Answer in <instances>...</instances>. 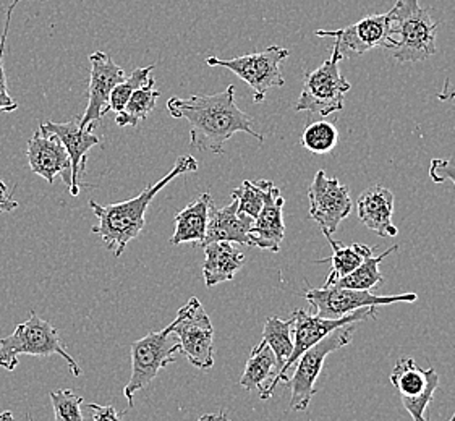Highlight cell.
Here are the masks:
<instances>
[{"mask_svg":"<svg viewBox=\"0 0 455 421\" xmlns=\"http://www.w3.org/2000/svg\"><path fill=\"white\" fill-rule=\"evenodd\" d=\"M344 60V54L334 44L331 57L316 70L307 72L303 76L300 98L293 109L297 112H311L321 117H329L344 109L346 94L352 84L340 74L339 64Z\"/></svg>","mask_w":455,"mask_h":421,"instance_id":"5","label":"cell"},{"mask_svg":"<svg viewBox=\"0 0 455 421\" xmlns=\"http://www.w3.org/2000/svg\"><path fill=\"white\" fill-rule=\"evenodd\" d=\"M293 324H291V330H293V352H291V357L285 361L281 373L274 377L273 381L269 385L264 387L263 391L259 393V397L263 401L271 399L274 394V389L281 383H287L289 379V369H291L299 358L308 350V348L316 346L319 340L324 339L328 336L329 332L339 330V328H346L350 324H358V322H363V321L376 320V306H366L362 310H356V312L347 314L340 320H326V318H321L318 314H308L305 310H295L293 314Z\"/></svg>","mask_w":455,"mask_h":421,"instance_id":"7","label":"cell"},{"mask_svg":"<svg viewBox=\"0 0 455 421\" xmlns=\"http://www.w3.org/2000/svg\"><path fill=\"white\" fill-rule=\"evenodd\" d=\"M90 64L92 75L88 86V106L80 119L82 127L98 123L109 114L110 92L119 83L125 80V72L106 52H92L90 55Z\"/></svg>","mask_w":455,"mask_h":421,"instance_id":"14","label":"cell"},{"mask_svg":"<svg viewBox=\"0 0 455 421\" xmlns=\"http://www.w3.org/2000/svg\"><path fill=\"white\" fill-rule=\"evenodd\" d=\"M177 353H180V340L173 334L171 324L165 330L149 332L132 344V376L124 387V395L130 409L135 407V394L151 385L163 368L173 363Z\"/></svg>","mask_w":455,"mask_h":421,"instance_id":"6","label":"cell"},{"mask_svg":"<svg viewBox=\"0 0 455 421\" xmlns=\"http://www.w3.org/2000/svg\"><path fill=\"white\" fill-rule=\"evenodd\" d=\"M328 242L332 248V257L318 261V263H331V271H329L324 287L336 284L339 279L354 273L366 258L373 257V248L368 247V245L354 243L350 247H344L342 243H339L332 237L328 238Z\"/></svg>","mask_w":455,"mask_h":421,"instance_id":"23","label":"cell"},{"mask_svg":"<svg viewBox=\"0 0 455 421\" xmlns=\"http://www.w3.org/2000/svg\"><path fill=\"white\" fill-rule=\"evenodd\" d=\"M20 0H13L10 4L7 15H5V25H4V31L0 36V112H15L19 109V104L9 94V88H7V76H5V70H4V52H5V44H7V36L10 31V20H12V13L15 7L19 5Z\"/></svg>","mask_w":455,"mask_h":421,"instance_id":"32","label":"cell"},{"mask_svg":"<svg viewBox=\"0 0 455 421\" xmlns=\"http://www.w3.org/2000/svg\"><path fill=\"white\" fill-rule=\"evenodd\" d=\"M264 187L266 180H245L232 192V200L238 202V212L255 220L264 206Z\"/></svg>","mask_w":455,"mask_h":421,"instance_id":"31","label":"cell"},{"mask_svg":"<svg viewBox=\"0 0 455 421\" xmlns=\"http://www.w3.org/2000/svg\"><path fill=\"white\" fill-rule=\"evenodd\" d=\"M153 70H155V65H148V67H143V68L133 70L132 74L125 76V80L119 83L110 92V110L119 114V112L125 109V106L130 101L132 94L138 91L140 88H143L146 83L153 78Z\"/></svg>","mask_w":455,"mask_h":421,"instance_id":"29","label":"cell"},{"mask_svg":"<svg viewBox=\"0 0 455 421\" xmlns=\"http://www.w3.org/2000/svg\"><path fill=\"white\" fill-rule=\"evenodd\" d=\"M391 37L384 47L397 64L423 62L436 54L439 21L419 0H395L391 10Z\"/></svg>","mask_w":455,"mask_h":421,"instance_id":"3","label":"cell"},{"mask_svg":"<svg viewBox=\"0 0 455 421\" xmlns=\"http://www.w3.org/2000/svg\"><path fill=\"white\" fill-rule=\"evenodd\" d=\"M245 265V255L230 242H214L204 247L203 277L206 287L230 282Z\"/></svg>","mask_w":455,"mask_h":421,"instance_id":"21","label":"cell"},{"mask_svg":"<svg viewBox=\"0 0 455 421\" xmlns=\"http://www.w3.org/2000/svg\"><path fill=\"white\" fill-rule=\"evenodd\" d=\"M339 143V131L328 120H318L307 125L301 135V147L313 155H328Z\"/></svg>","mask_w":455,"mask_h":421,"instance_id":"28","label":"cell"},{"mask_svg":"<svg viewBox=\"0 0 455 421\" xmlns=\"http://www.w3.org/2000/svg\"><path fill=\"white\" fill-rule=\"evenodd\" d=\"M155 78H151L143 88H140L138 91L132 94L125 109L119 112L116 117V123L119 127L137 129L138 123L148 119V115L155 110L156 102L161 98V91L155 90Z\"/></svg>","mask_w":455,"mask_h":421,"instance_id":"25","label":"cell"},{"mask_svg":"<svg viewBox=\"0 0 455 421\" xmlns=\"http://www.w3.org/2000/svg\"><path fill=\"white\" fill-rule=\"evenodd\" d=\"M319 37H332L340 52L344 54H364L374 47H386L391 37V12L381 15H370L360 20L352 27L342 29H318L315 33Z\"/></svg>","mask_w":455,"mask_h":421,"instance_id":"16","label":"cell"},{"mask_svg":"<svg viewBox=\"0 0 455 421\" xmlns=\"http://www.w3.org/2000/svg\"><path fill=\"white\" fill-rule=\"evenodd\" d=\"M303 298L315 308V314L326 320H340L347 314L366 306L417 302L419 295L402 293V295L378 297L368 290H354V289H342V287L331 285V287H321V289H308L303 293Z\"/></svg>","mask_w":455,"mask_h":421,"instance_id":"11","label":"cell"},{"mask_svg":"<svg viewBox=\"0 0 455 421\" xmlns=\"http://www.w3.org/2000/svg\"><path fill=\"white\" fill-rule=\"evenodd\" d=\"M82 117H73L72 120L65 123H55V122H47L43 123L44 129L55 133L60 138L64 145L70 163H72V184H70V195L78 196L80 195V187H82V177L86 172V163H88V153L92 147L100 145V138L92 131L96 123H92L88 127H82L80 123Z\"/></svg>","mask_w":455,"mask_h":421,"instance_id":"17","label":"cell"},{"mask_svg":"<svg viewBox=\"0 0 455 421\" xmlns=\"http://www.w3.org/2000/svg\"><path fill=\"white\" fill-rule=\"evenodd\" d=\"M171 326L180 340V353L193 367L198 369L214 367V328L196 297L183 305Z\"/></svg>","mask_w":455,"mask_h":421,"instance_id":"10","label":"cell"},{"mask_svg":"<svg viewBox=\"0 0 455 421\" xmlns=\"http://www.w3.org/2000/svg\"><path fill=\"white\" fill-rule=\"evenodd\" d=\"M55 421H92V415L83 412L84 399L68 389L49 393Z\"/></svg>","mask_w":455,"mask_h":421,"instance_id":"30","label":"cell"},{"mask_svg":"<svg viewBox=\"0 0 455 421\" xmlns=\"http://www.w3.org/2000/svg\"><path fill=\"white\" fill-rule=\"evenodd\" d=\"M167 110L173 119L188 122L192 147L198 151L224 155L226 143L238 131L264 143V137L256 131L251 117L238 109L234 84H228L224 91L216 94L171 98Z\"/></svg>","mask_w":455,"mask_h":421,"instance_id":"1","label":"cell"},{"mask_svg":"<svg viewBox=\"0 0 455 421\" xmlns=\"http://www.w3.org/2000/svg\"><path fill=\"white\" fill-rule=\"evenodd\" d=\"M253 226V219L245 214L238 212L237 200L226 208H211L210 222L206 229V237L203 240L201 247H206L214 242H230L250 247V230Z\"/></svg>","mask_w":455,"mask_h":421,"instance_id":"20","label":"cell"},{"mask_svg":"<svg viewBox=\"0 0 455 421\" xmlns=\"http://www.w3.org/2000/svg\"><path fill=\"white\" fill-rule=\"evenodd\" d=\"M283 200L281 190L274 187L273 182L266 180L264 187V206L259 210L258 218L253 220L250 230V247L269 250L277 253L281 250L285 237V224H283Z\"/></svg>","mask_w":455,"mask_h":421,"instance_id":"18","label":"cell"},{"mask_svg":"<svg viewBox=\"0 0 455 421\" xmlns=\"http://www.w3.org/2000/svg\"><path fill=\"white\" fill-rule=\"evenodd\" d=\"M28 164L33 174L43 177L49 184H54L60 174L65 184H72V163L60 138L41 125L28 141Z\"/></svg>","mask_w":455,"mask_h":421,"instance_id":"15","label":"cell"},{"mask_svg":"<svg viewBox=\"0 0 455 421\" xmlns=\"http://www.w3.org/2000/svg\"><path fill=\"white\" fill-rule=\"evenodd\" d=\"M308 200L311 219L318 224L326 238L336 234L340 222L354 210L348 187L340 184L336 177L329 179L324 171H318L315 175L308 188Z\"/></svg>","mask_w":455,"mask_h":421,"instance_id":"12","label":"cell"},{"mask_svg":"<svg viewBox=\"0 0 455 421\" xmlns=\"http://www.w3.org/2000/svg\"><path fill=\"white\" fill-rule=\"evenodd\" d=\"M454 350H455V347H454Z\"/></svg>","mask_w":455,"mask_h":421,"instance_id":"40","label":"cell"},{"mask_svg":"<svg viewBox=\"0 0 455 421\" xmlns=\"http://www.w3.org/2000/svg\"><path fill=\"white\" fill-rule=\"evenodd\" d=\"M20 355H59L67 361L73 376L82 375V368L70 355L59 330L52 322L41 320L35 312H31L29 318L19 324L9 338H0V368L13 371L19 367Z\"/></svg>","mask_w":455,"mask_h":421,"instance_id":"4","label":"cell"},{"mask_svg":"<svg viewBox=\"0 0 455 421\" xmlns=\"http://www.w3.org/2000/svg\"><path fill=\"white\" fill-rule=\"evenodd\" d=\"M0 421H15V417H13V413L7 410V412L0 413Z\"/></svg>","mask_w":455,"mask_h":421,"instance_id":"38","label":"cell"},{"mask_svg":"<svg viewBox=\"0 0 455 421\" xmlns=\"http://www.w3.org/2000/svg\"><path fill=\"white\" fill-rule=\"evenodd\" d=\"M90 410L92 421H122L120 413L112 405H98V403H86Z\"/></svg>","mask_w":455,"mask_h":421,"instance_id":"34","label":"cell"},{"mask_svg":"<svg viewBox=\"0 0 455 421\" xmlns=\"http://www.w3.org/2000/svg\"><path fill=\"white\" fill-rule=\"evenodd\" d=\"M196 171H198V161L193 156H182L177 161V164L173 165L169 174L163 177L159 182L148 185L143 192L132 200L116 203L109 206H102L100 203L92 200L90 208L98 219V224L92 227V234L100 235L108 250L114 253V257H122L125 253L128 243L135 240L145 229L146 210L155 200L156 195H159V192L164 190L165 187L173 182L177 177L187 172H196Z\"/></svg>","mask_w":455,"mask_h":421,"instance_id":"2","label":"cell"},{"mask_svg":"<svg viewBox=\"0 0 455 421\" xmlns=\"http://www.w3.org/2000/svg\"><path fill=\"white\" fill-rule=\"evenodd\" d=\"M391 385L401 395L402 403L413 421H429L425 418V412L439 387L435 368L425 369L413 358H401L392 369Z\"/></svg>","mask_w":455,"mask_h":421,"instance_id":"13","label":"cell"},{"mask_svg":"<svg viewBox=\"0 0 455 421\" xmlns=\"http://www.w3.org/2000/svg\"><path fill=\"white\" fill-rule=\"evenodd\" d=\"M437 99H439V101L444 102L452 101V99H455V86H451V83H449V80H447V82L444 83L443 90L437 92Z\"/></svg>","mask_w":455,"mask_h":421,"instance_id":"36","label":"cell"},{"mask_svg":"<svg viewBox=\"0 0 455 421\" xmlns=\"http://www.w3.org/2000/svg\"><path fill=\"white\" fill-rule=\"evenodd\" d=\"M356 324H350L346 328L329 332L323 340H319L316 346L308 348L300 358L299 365L295 368V373L287 379L285 385L291 387V409L295 412H303L308 409L313 395L318 393L316 381H318L321 369L324 365V360L329 353L336 352L339 348L348 346L354 339Z\"/></svg>","mask_w":455,"mask_h":421,"instance_id":"9","label":"cell"},{"mask_svg":"<svg viewBox=\"0 0 455 421\" xmlns=\"http://www.w3.org/2000/svg\"><path fill=\"white\" fill-rule=\"evenodd\" d=\"M19 206V202L12 200L7 185L4 184V182L0 180V214H4V212H12V210H17Z\"/></svg>","mask_w":455,"mask_h":421,"instance_id":"35","label":"cell"},{"mask_svg":"<svg viewBox=\"0 0 455 421\" xmlns=\"http://www.w3.org/2000/svg\"><path fill=\"white\" fill-rule=\"evenodd\" d=\"M214 206L211 193H203L196 202L175 214V230L171 243L179 247L182 243L201 245L206 237L210 222V210Z\"/></svg>","mask_w":455,"mask_h":421,"instance_id":"22","label":"cell"},{"mask_svg":"<svg viewBox=\"0 0 455 421\" xmlns=\"http://www.w3.org/2000/svg\"><path fill=\"white\" fill-rule=\"evenodd\" d=\"M291 324H293V318L285 321L277 316L267 318L264 324L263 340L271 347L275 355V376L281 373L285 361L289 360L293 352Z\"/></svg>","mask_w":455,"mask_h":421,"instance_id":"26","label":"cell"},{"mask_svg":"<svg viewBox=\"0 0 455 421\" xmlns=\"http://www.w3.org/2000/svg\"><path fill=\"white\" fill-rule=\"evenodd\" d=\"M356 210L364 226L379 237H395L399 234V229L392 224L394 195L381 185H373L358 196Z\"/></svg>","mask_w":455,"mask_h":421,"instance_id":"19","label":"cell"},{"mask_svg":"<svg viewBox=\"0 0 455 421\" xmlns=\"http://www.w3.org/2000/svg\"><path fill=\"white\" fill-rule=\"evenodd\" d=\"M449 421H455V412H454V415H452V418H451V420Z\"/></svg>","mask_w":455,"mask_h":421,"instance_id":"39","label":"cell"},{"mask_svg":"<svg viewBox=\"0 0 455 421\" xmlns=\"http://www.w3.org/2000/svg\"><path fill=\"white\" fill-rule=\"evenodd\" d=\"M429 177L435 184H443L444 180H452L455 185V167L446 159H433L429 165Z\"/></svg>","mask_w":455,"mask_h":421,"instance_id":"33","label":"cell"},{"mask_svg":"<svg viewBox=\"0 0 455 421\" xmlns=\"http://www.w3.org/2000/svg\"><path fill=\"white\" fill-rule=\"evenodd\" d=\"M196 421H232L228 418L226 412L222 410V412L219 413H206V415H201L200 418Z\"/></svg>","mask_w":455,"mask_h":421,"instance_id":"37","label":"cell"},{"mask_svg":"<svg viewBox=\"0 0 455 421\" xmlns=\"http://www.w3.org/2000/svg\"><path fill=\"white\" fill-rule=\"evenodd\" d=\"M291 55V52L281 46L267 47L263 52L242 55L235 59H218L208 57V67H224L232 74L237 75L242 82H245L253 91L255 104L264 101L267 91L273 88H283L285 84L281 65Z\"/></svg>","mask_w":455,"mask_h":421,"instance_id":"8","label":"cell"},{"mask_svg":"<svg viewBox=\"0 0 455 421\" xmlns=\"http://www.w3.org/2000/svg\"><path fill=\"white\" fill-rule=\"evenodd\" d=\"M275 376V355L271 347L261 340L251 350V355L246 361L245 371L240 377V385L246 391H263Z\"/></svg>","mask_w":455,"mask_h":421,"instance_id":"24","label":"cell"},{"mask_svg":"<svg viewBox=\"0 0 455 421\" xmlns=\"http://www.w3.org/2000/svg\"><path fill=\"white\" fill-rule=\"evenodd\" d=\"M399 250V245H392L389 250L383 251L381 255L378 257H370L364 259L362 265L356 267L354 273L342 277L337 281L336 287H342V289H354V290H371L373 287H378L379 284H383L384 277L379 273V265L383 263L386 258L395 253ZM331 287V285H329Z\"/></svg>","mask_w":455,"mask_h":421,"instance_id":"27","label":"cell"}]
</instances>
